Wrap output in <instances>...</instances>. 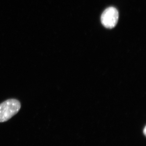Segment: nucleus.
Masks as SVG:
<instances>
[{
    "label": "nucleus",
    "instance_id": "nucleus-1",
    "mask_svg": "<svg viewBox=\"0 0 146 146\" xmlns=\"http://www.w3.org/2000/svg\"><path fill=\"white\" fill-rule=\"evenodd\" d=\"M21 108L18 100L10 99L0 104V122L7 121L16 115Z\"/></svg>",
    "mask_w": 146,
    "mask_h": 146
},
{
    "label": "nucleus",
    "instance_id": "nucleus-2",
    "mask_svg": "<svg viewBox=\"0 0 146 146\" xmlns=\"http://www.w3.org/2000/svg\"><path fill=\"white\" fill-rule=\"evenodd\" d=\"M119 12L115 7H110L104 11L101 16V22L104 26L112 29L117 23Z\"/></svg>",
    "mask_w": 146,
    "mask_h": 146
}]
</instances>
